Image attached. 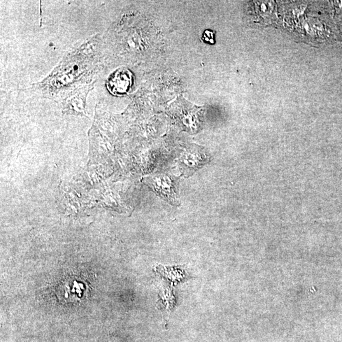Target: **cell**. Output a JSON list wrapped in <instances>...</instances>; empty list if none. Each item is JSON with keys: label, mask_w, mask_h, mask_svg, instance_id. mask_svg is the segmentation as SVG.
Masks as SVG:
<instances>
[{"label": "cell", "mask_w": 342, "mask_h": 342, "mask_svg": "<svg viewBox=\"0 0 342 342\" xmlns=\"http://www.w3.org/2000/svg\"><path fill=\"white\" fill-rule=\"evenodd\" d=\"M145 183L156 194L173 206H179V179L169 174H155L145 178Z\"/></svg>", "instance_id": "1"}, {"label": "cell", "mask_w": 342, "mask_h": 342, "mask_svg": "<svg viewBox=\"0 0 342 342\" xmlns=\"http://www.w3.org/2000/svg\"><path fill=\"white\" fill-rule=\"evenodd\" d=\"M213 35L214 33L213 31H209V30H207V31H205L204 34V40L207 42V43H209L210 44L215 43Z\"/></svg>", "instance_id": "4"}, {"label": "cell", "mask_w": 342, "mask_h": 342, "mask_svg": "<svg viewBox=\"0 0 342 342\" xmlns=\"http://www.w3.org/2000/svg\"><path fill=\"white\" fill-rule=\"evenodd\" d=\"M209 160L208 153L196 146L184 151L179 158L178 162L181 173L185 176H189L205 166Z\"/></svg>", "instance_id": "2"}, {"label": "cell", "mask_w": 342, "mask_h": 342, "mask_svg": "<svg viewBox=\"0 0 342 342\" xmlns=\"http://www.w3.org/2000/svg\"><path fill=\"white\" fill-rule=\"evenodd\" d=\"M110 84L112 92L114 94H125L131 86V74L127 71H118L112 78Z\"/></svg>", "instance_id": "3"}]
</instances>
